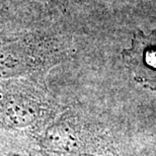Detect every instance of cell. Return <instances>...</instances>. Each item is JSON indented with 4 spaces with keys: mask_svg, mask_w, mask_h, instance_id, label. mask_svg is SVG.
<instances>
[{
    "mask_svg": "<svg viewBox=\"0 0 156 156\" xmlns=\"http://www.w3.org/2000/svg\"><path fill=\"white\" fill-rule=\"evenodd\" d=\"M37 1H44V2H51V1H56V0H37Z\"/></svg>",
    "mask_w": 156,
    "mask_h": 156,
    "instance_id": "obj_6",
    "label": "cell"
},
{
    "mask_svg": "<svg viewBox=\"0 0 156 156\" xmlns=\"http://www.w3.org/2000/svg\"><path fill=\"white\" fill-rule=\"evenodd\" d=\"M63 108L46 82L27 78L0 81V136L6 139L38 147Z\"/></svg>",
    "mask_w": 156,
    "mask_h": 156,
    "instance_id": "obj_1",
    "label": "cell"
},
{
    "mask_svg": "<svg viewBox=\"0 0 156 156\" xmlns=\"http://www.w3.org/2000/svg\"><path fill=\"white\" fill-rule=\"evenodd\" d=\"M122 55L137 82L156 91V30L149 35L137 32Z\"/></svg>",
    "mask_w": 156,
    "mask_h": 156,
    "instance_id": "obj_4",
    "label": "cell"
},
{
    "mask_svg": "<svg viewBox=\"0 0 156 156\" xmlns=\"http://www.w3.org/2000/svg\"><path fill=\"white\" fill-rule=\"evenodd\" d=\"M71 54L66 38L50 27L0 32V81L27 78L46 82L50 71Z\"/></svg>",
    "mask_w": 156,
    "mask_h": 156,
    "instance_id": "obj_2",
    "label": "cell"
},
{
    "mask_svg": "<svg viewBox=\"0 0 156 156\" xmlns=\"http://www.w3.org/2000/svg\"><path fill=\"white\" fill-rule=\"evenodd\" d=\"M15 18V8L10 0H0V26L10 23Z\"/></svg>",
    "mask_w": 156,
    "mask_h": 156,
    "instance_id": "obj_5",
    "label": "cell"
},
{
    "mask_svg": "<svg viewBox=\"0 0 156 156\" xmlns=\"http://www.w3.org/2000/svg\"><path fill=\"white\" fill-rule=\"evenodd\" d=\"M47 156H120L110 130L77 108H64L41 138Z\"/></svg>",
    "mask_w": 156,
    "mask_h": 156,
    "instance_id": "obj_3",
    "label": "cell"
}]
</instances>
